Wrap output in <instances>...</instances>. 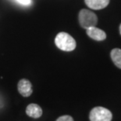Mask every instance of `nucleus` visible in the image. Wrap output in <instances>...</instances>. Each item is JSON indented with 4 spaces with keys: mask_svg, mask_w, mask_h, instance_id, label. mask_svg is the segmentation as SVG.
<instances>
[{
    "mask_svg": "<svg viewBox=\"0 0 121 121\" xmlns=\"http://www.w3.org/2000/svg\"><path fill=\"white\" fill-rule=\"evenodd\" d=\"M56 46L63 51H73L76 48L75 39L66 32H60L55 38Z\"/></svg>",
    "mask_w": 121,
    "mask_h": 121,
    "instance_id": "obj_1",
    "label": "nucleus"
},
{
    "mask_svg": "<svg viewBox=\"0 0 121 121\" xmlns=\"http://www.w3.org/2000/svg\"><path fill=\"white\" fill-rule=\"evenodd\" d=\"M78 20L81 26L84 29L95 27L98 23V17L96 14L91 10L86 9H83L80 11Z\"/></svg>",
    "mask_w": 121,
    "mask_h": 121,
    "instance_id": "obj_2",
    "label": "nucleus"
},
{
    "mask_svg": "<svg viewBox=\"0 0 121 121\" xmlns=\"http://www.w3.org/2000/svg\"><path fill=\"white\" fill-rule=\"evenodd\" d=\"M90 121H111L112 112L104 107L98 106L93 108L89 114Z\"/></svg>",
    "mask_w": 121,
    "mask_h": 121,
    "instance_id": "obj_3",
    "label": "nucleus"
},
{
    "mask_svg": "<svg viewBox=\"0 0 121 121\" xmlns=\"http://www.w3.org/2000/svg\"><path fill=\"white\" fill-rule=\"evenodd\" d=\"M17 89L19 93L23 97H29L32 94V85L30 82L26 79H22L18 82Z\"/></svg>",
    "mask_w": 121,
    "mask_h": 121,
    "instance_id": "obj_4",
    "label": "nucleus"
},
{
    "mask_svg": "<svg viewBox=\"0 0 121 121\" xmlns=\"http://www.w3.org/2000/svg\"><path fill=\"white\" fill-rule=\"evenodd\" d=\"M87 35L94 40L96 41H102L106 39V34L104 31L96 27H91L86 29Z\"/></svg>",
    "mask_w": 121,
    "mask_h": 121,
    "instance_id": "obj_5",
    "label": "nucleus"
},
{
    "mask_svg": "<svg viewBox=\"0 0 121 121\" xmlns=\"http://www.w3.org/2000/svg\"><path fill=\"white\" fill-rule=\"evenodd\" d=\"M85 4L92 10H102L105 8L109 3V0H84Z\"/></svg>",
    "mask_w": 121,
    "mask_h": 121,
    "instance_id": "obj_6",
    "label": "nucleus"
},
{
    "mask_svg": "<svg viewBox=\"0 0 121 121\" xmlns=\"http://www.w3.org/2000/svg\"><path fill=\"white\" fill-rule=\"evenodd\" d=\"M26 113L28 116L35 118H39L42 115V109L39 105L37 104H30L27 105L26 109Z\"/></svg>",
    "mask_w": 121,
    "mask_h": 121,
    "instance_id": "obj_7",
    "label": "nucleus"
},
{
    "mask_svg": "<svg viewBox=\"0 0 121 121\" xmlns=\"http://www.w3.org/2000/svg\"><path fill=\"white\" fill-rule=\"evenodd\" d=\"M111 59L115 64V65L121 69V50L120 49L116 48L113 49L110 53Z\"/></svg>",
    "mask_w": 121,
    "mask_h": 121,
    "instance_id": "obj_8",
    "label": "nucleus"
},
{
    "mask_svg": "<svg viewBox=\"0 0 121 121\" xmlns=\"http://www.w3.org/2000/svg\"><path fill=\"white\" fill-rule=\"evenodd\" d=\"M56 121H73V119L70 116L65 115V116H62L59 117Z\"/></svg>",
    "mask_w": 121,
    "mask_h": 121,
    "instance_id": "obj_9",
    "label": "nucleus"
},
{
    "mask_svg": "<svg viewBox=\"0 0 121 121\" xmlns=\"http://www.w3.org/2000/svg\"><path fill=\"white\" fill-rule=\"evenodd\" d=\"M16 1L22 5H25V6H28L31 3V0H16Z\"/></svg>",
    "mask_w": 121,
    "mask_h": 121,
    "instance_id": "obj_10",
    "label": "nucleus"
},
{
    "mask_svg": "<svg viewBox=\"0 0 121 121\" xmlns=\"http://www.w3.org/2000/svg\"><path fill=\"white\" fill-rule=\"evenodd\" d=\"M120 34H121V24H120Z\"/></svg>",
    "mask_w": 121,
    "mask_h": 121,
    "instance_id": "obj_11",
    "label": "nucleus"
}]
</instances>
